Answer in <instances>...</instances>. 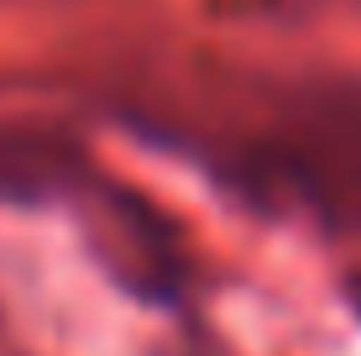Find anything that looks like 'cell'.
I'll list each match as a JSON object with an SVG mask.
<instances>
[{
	"mask_svg": "<svg viewBox=\"0 0 361 356\" xmlns=\"http://www.w3.org/2000/svg\"><path fill=\"white\" fill-rule=\"evenodd\" d=\"M356 309H361V288H356Z\"/></svg>",
	"mask_w": 361,
	"mask_h": 356,
	"instance_id": "cell-2",
	"label": "cell"
},
{
	"mask_svg": "<svg viewBox=\"0 0 361 356\" xmlns=\"http://www.w3.org/2000/svg\"><path fill=\"white\" fill-rule=\"evenodd\" d=\"M58 163H63V152L0 137V200H16V194H32V189H53Z\"/></svg>",
	"mask_w": 361,
	"mask_h": 356,
	"instance_id": "cell-1",
	"label": "cell"
}]
</instances>
